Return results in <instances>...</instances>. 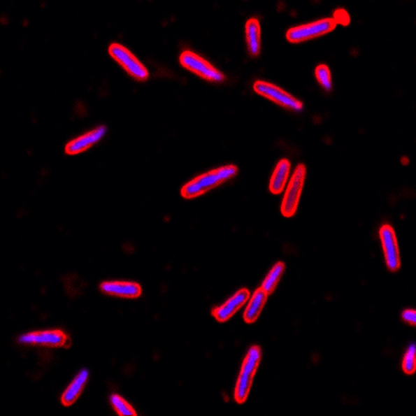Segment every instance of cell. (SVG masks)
<instances>
[{"label": "cell", "instance_id": "6da1fadb", "mask_svg": "<svg viewBox=\"0 0 416 416\" xmlns=\"http://www.w3.org/2000/svg\"><path fill=\"white\" fill-rule=\"evenodd\" d=\"M238 172V166L234 165L213 168V170L208 171V172L203 173L196 178L192 179L187 185H183L181 189V196L185 199H194V198L199 197L219 185H223L226 181L234 178Z\"/></svg>", "mask_w": 416, "mask_h": 416}, {"label": "cell", "instance_id": "7a4b0ae2", "mask_svg": "<svg viewBox=\"0 0 416 416\" xmlns=\"http://www.w3.org/2000/svg\"><path fill=\"white\" fill-rule=\"evenodd\" d=\"M260 360H261L260 347L257 345L250 347L244 362H243L242 368H241L240 375H238V381H236V389H234V399L238 404H244L248 399Z\"/></svg>", "mask_w": 416, "mask_h": 416}, {"label": "cell", "instance_id": "3957f363", "mask_svg": "<svg viewBox=\"0 0 416 416\" xmlns=\"http://www.w3.org/2000/svg\"><path fill=\"white\" fill-rule=\"evenodd\" d=\"M179 63L185 69L208 82L223 83L225 80V76L220 70L193 51H182L179 57Z\"/></svg>", "mask_w": 416, "mask_h": 416}, {"label": "cell", "instance_id": "277c9868", "mask_svg": "<svg viewBox=\"0 0 416 416\" xmlns=\"http://www.w3.org/2000/svg\"><path fill=\"white\" fill-rule=\"evenodd\" d=\"M108 53L134 80L138 82H146L148 80V70L129 49L119 43H112L108 47Z\"/></svg>", "mask_w": 416, "mask_h": 416}, {"label": "cell", "instance_id": "5b68a950", "mask_svg": "<svg viewBox=\"0 0 416 416\" xmlns=\"http://www.w3.org/2000/svg\"><path fill=\"white\" fill-rule=\"evenodd\" d=\"M336 25V22L333 18L320 19V20L313 21V22L306 23V24L292 27L287 31V41L294 43V44L309 41V40L327 35L333 29H335Z\"/></svg>", "mask_w": 416, "mask_h": 416}, {"label": "cell", "instance_id": "8992f818", "mask_svg": "<svg viewBox=\"0 0 416 416\" xmlns=\"http://www.w3.org/2000/svg\"><path fill=\"white\" fill-rule=\"evenodd\" d=\"M305 178H306V166L300 164L294 168V174L283 196L282 203H281V213L283 217H292L296 213L303 187H304Z\"/></svg>", "mask_w": 416, "mask_h": 416}, {"label": "cell", "instance_id": "52a82bcc", "mask_svg": "<svg viewBox=\"0 0 416 416\" xmlns=\"http://www.w3.org/2000/svg\"><path fill=\"white\" fill-rule=\"evenodd\" d=\"M253 89L258 95L271 100L287 110H294V112H300L303 110V103L301 100L296 99L291 94L273 83L264 82V80H256L253 85Z\"/></svg>", "mask_w": 416, "mask_h": 416}, {"label": "cell", "instance_id": "ba28073f", "mask_svg": "<svg viewBox=\"0 0 416 416\" xmlns=\"http://www.w3.org/2000/svg\"><path fill=\"white\" fill-rule=\"evenodd\" d=\"M18 343L47 347H66L70 345V338L62 330H42L20 335Z\"/></svg>", "mask_w": 416, "mask_h": 416}, {"label": "cell", "instance_id": "9c48e42d", "mask_svg": "<svg viewBox=\"0 0 416 416\" xmlns=\"http://www.w3.org/2000/svg\"><path fill=\"white\" fill-rule=\"evenodd\" d=\"M379 236L385 256L386 266L390 272H396L401 268V256L396 232L392 226L385 224L380 228Z\"/></svg>", "mask_w": 416, "mask_h": 416}, {"label": "cell", "instance_id": "30bf717a", "mask_svg": "<svg viewBox=\"0 0 416 416\" xmlns=\"http://www.w3.org/2000/svg\"><path fill=\"white\" fill-rule=\"evenodd\" d=\"M250 298V292L247 289H242L236 292L231 298L228 299L221 306L215 307L213 310V315L217 322L224 323L231 319L247 302Z\"/></svg>", "mask_w": 416, "mask_h": 416}, {"label": "cell", "instance_id": "8fae6325", "mask_svg": "<svg viewBox=\"0 0 416 416\" xmlns=\"http://www.w3.org/2000/svg\"><path fill=\"white\" fill-rule=\"evenodd\" d=\"M106 131H108V128L106 126H98L95 129L85 132L83 136L70 141L66 145V153L69 155H76L85 152L87 149L99 143L106 136Z\"/></svg>", "mask_w": 416, "mask_h": 416}, {"label": "cell", "instance_id": "7c38bea8", "mask_svg": "<svg viewBox=\"0 0 416 416\" xmlns=\"http://www.w3.org/2000/svg\"><path fill=\"white\" fill-rule=\"evenodd\" d=\"M100 289L104 294L123 299H136L142 294L140 285L131 281H106Z\"/></svg>", "mask_w": 416, "mask_h": 416}, {"label": "cell", "instance_id": "4fadbf2b", "mask_svg": "<svg viewBox=\"0 0 416 416\" xmlns=\"http://www.w3.org/2000/svg\"><path fill=\"white\" fill-rule=\"evenodd\" d=\"M89 371L83 370L80 371L78 375L74 377L72 380L71 383L69 384L67 388H66L64 394H62L61 402L64 406L69 407L72 404L78 401L82 394L83 388H85V384H87V380H89Z\"/></svg>", "mask_w": 416, "mask_h": 416}, {"label": "cell", "instance_id": "5bb4252c", "mask_svg": "<svg viewBox=\"0 0 416 416\" xmlns=\"http://www.w3.org/2000/svg\"><path fill=\"white\" fill-rule=\"evenodd\" d=\"M289 173H291V162L287 159H280L271 177L270 185H268L271 193L274 195L282 193L287 185Z\"/></svg>", "mask_w": 416, "mask_h": 416}, {"label": "cell", "instance_id": "9a60e30c", "mask_svg": "<svg viewBox=\"0 0 416 416\" xmlns=\"http://www.w3.org/2000/svg\"><path fill=\"white\" fill-rule=\"evenodd\" d=\"M245 31H246L247 48L250 55L257 57L261 50V29L258 19H249L246 22Z\"/></svg>", "mask_w": 416, "mask_h": 416}, {"label": "cell", "instance_id": "2e32d148", "mask_svg": "<svg viewBox=\"0 0 416 416\" xmlns=\"http://www.w3.org/2000/svg\"><path fill=\"white\" fill-rule=\"evenodd\" d=\"M268 294L261 287L254 292L244 313V320L247 324H253L257 321L264 305H266V300H268Z\"/></svg>", "mask_w": 416, "mask_h": 416}, {"label": "cell", "instance_id": "e0dca14e", "mask_svg": "<svg viewBox=\"0 0 416 416\" xmlns=\"http://www.w3.org/2000/svg\"><path fill=\"white\" fill-rule=\"evenodd\" d=\"M285 264L281 261L277 262L262 282L261 289L268 294H273L280 281L281 277L285 274Z\"/></svg>", "mask_w": 416, "mask_h": 416}, {"label": "cell", "instance_id": "ac0fdd59", "mask_svg": "<svg viewBox=\"0 0 416 416\" xmlns=\"http://www.w3.org/2000/svg\"><path fill=\"white\" fill-rule=\"evenodd\" d=\"M110 405L119 415H136L134 407L119 394H114L110 396Z\"/></svg>", "mask_w": 416, "mask_h": 416}, {"label": "cell", "instance_id": "d6986e66", "mask_svg": "<svg viewBox=\"0 0 416 416\" xmlns=\"http://www.w3.org/2000/svg\"><path fill=\"white\" fill-rule=\"evenodd\" d=\"M315 78H317V83H320L322 87L326 91H331L332 89V78L331 71H330L329 67L325 64H321L317 66L315 70Z\"/></svg>", "mask_w": 416, "mask_h": 416}, {"label": "cell", "instance_id": "ffe728a7", "mask_svg": "<svg viewBox=\"0 0 416 416\" xmlns=\"http://www.w3.org/2000/svg\"><path fill=\"white\" fill-rule=\"evenodd\" d=\"M415 345H411L403 358L402 368L406 375H413L415 373Z\"/></svg>", "mask_w": 416, "mask_h": 416}, {"label": "cell", "instance_id": "44dd1931", "mask_svg": "<svg viewBox=\"0 0 416 416\" xmlns=\"http://www.w3.org/2000/svg\"><path fill=\"white\" fill-rule=\"evenodd\" d=\"M333 19H334L336 24H341L343 25V27H347V25L349 24L350 21H351L349 14H347L345 10H343V8H339V10H335Z\"/></svg>", "mask_w": 416, "mask_h": 416}, {"label": "cell", "instance_id": "7402d4cb", "mask_svg": "<svg viewBox=\"0 0 416 416\" xmlns=\"http://www.w3.org/2000/svg\"><path fill=\"white\" fill-rule=\"evenodd\" d=\"M403 321L411 326L416 325V313L413 309H406L402 313Z\"/></svg>", "mask_w": 416, "mask_h": 416}]
</instances>
